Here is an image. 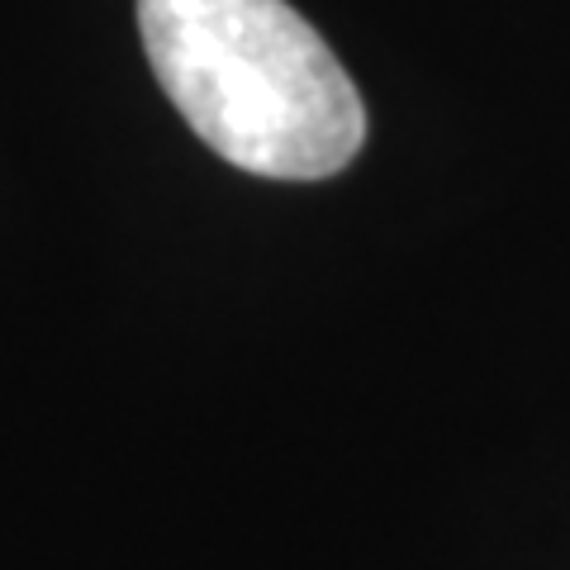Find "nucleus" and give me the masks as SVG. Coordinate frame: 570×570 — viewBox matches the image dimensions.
Segmentation results:
<instances>
[{"label": "nucleus", "mask_w": 570, "mask_h": 570, "mask_svg": "<svg viewBox=\"0 0 570 570\" xmlns=\"http://www.w3.org/2000/svg\"><path fill=\"white\" fill-rule=\"evenodd\" d=\"M138 33L167 100L224 163L324 181L362 153V96L285 0H138Z\"/></svg>", "instance_id": "1"}]
</instances>
